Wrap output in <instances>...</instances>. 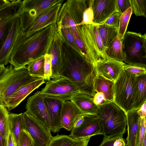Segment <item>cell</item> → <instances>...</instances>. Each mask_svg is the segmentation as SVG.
Masks as SVG:
<instances>
[{"label": "cell", "mask_w": 146, "mask_h": 146, "mask_svg": "<svg viewBox=\"0 0 146 146\" xmlns=\"http://www.w3.org/2000/svg\"><path fill=\"white\" fill-rule=\"evenodd\" d=\"M144 13L143 16L146 18V0H144Z\"/></svg>", "instance_id": "52"}, {"label": "cell", "mask_w": 146, "mask_h": 146, "mask_svg": "<svg viewBox=\"0 0 146 146\" xmlns=\"http://www.w3.org/2000/svg\"><path fill=\"white\" fill-rule=\"evenodd\" d=\"M44 97L40 91L36 92L28 98L25 109L29 113L51 130V122L44 102Z\"/></svg>", "instance_id": "12"}, {"label": "cell", "mask_w": 146, "mask_h": 146, "mask_svg": "<svg viewBox=\"0 0 146 146\" xmlns=\"http://www.w3.org/2000/svg\"><path fill=\"white\" fill-rule=\"evenodd\" d=\"M144 123L146 133L142 146H146V117L144 118Z\"/></svg>", "instance_id": "51"}, {"label": "cell", "mask_w": 146, "mask_h": 146, "mask_svg": "<svg viewBox=\"0 0 146 146\" xmlns=\"http://www.w3.org/2000/svg\"><path fill=\"white\" fill-rule=\"evenodd\" d=\"M31 146H36L35 142H34Z\"/></svg>", "instance_id": "54"}, {"label": "cell", "mask_w": 146, "mask_h": 146, "mask_svg": "<svg viewBox=\"0 0 146 146\" xmlns=\"http://www.w3.org/2000/svg\"><path fill=\"white\" fill-rule=\"evenodd\" d=\"M70 100L73 102L81 111L82 113L95 115L98 106L93 100V96L79 92L74 95Z\"/></svg>", "instance_id": "21"}, {"label": "cell", "mask_w": 146, "mask_h": 146, "mask_svg": "<svg viewBox=\"0 0 146 146\" xmlns=\"http://www.w3.org/2000/svg\"><path fill=\"white\" fill-rule=\"evenodd\" d=\"M93 100L95 104L98 106L109 102L106 99L104 94L101 92L94 93Z\"/></svg>", "instance_id": "43"}, {"label": "cell", "mask_w": 146, "mask_h": 146, "mask_svg": "<svg viewBox=\"0 0 146 146\" xmlns=\"http://www.w3.org/2000/svg\"><path fill=\"white\" fill-rule=\"evenodd\" d=\"M23 0H0V39L7 35L13 21L23 10Z\"/></svg>", "instance_id": "9"}, {"label": "cell", "mask_w": 146, "mask_h": 146, "mask_svg": "<svg viewBox=\"0 0 146 146\" xmlns=\"http://www.w3.org/2000/svg\"><path fill=\"white\" fill-rule=\"evenodd\" d=\"M40 78L20 87L8 98L6 107L9 111L17 107L30 94L45 83Z\"/></svg>", "instance_id": "16"}, {"label": "cell", "mask_w": 146, "mask_h": 146, "mask_svg": "<svg viewBox=\"0 0 146 146\" xmlns=\"http://www.w3.org/2000/svg\"><path fill=\"white\" fill-rule=\"evenodd\" d=\"M39 78L30 76L27 66L18 69L11 64L0 66V105L6 107L8 98L17 89Z\"/></svg>", "instance_id": "4"}, {"label": "cell", "mask_w": 146, "mask_h": 146, "mask_svg": "<svg viewBox=\"0 0 146 146\" xmlns=\"http://www.w3.org/2000/svg\"><path fill=\"white\" fill-rule=\"evenodd\" d=\"M40 92L44 96L63 102L70 100L74 95L80 92L73 83L62 77L47 81L45 86Z\"/></svg>", "instance_id": "8"}, {"label": "cell", "mask_w": 146, "mask_h": 146, "mask_svg": "<svg viewBox=\"0 0 146 146\" xmlns=\"http://www.w3.org/2000/svg\"><path fill=\"white\" fill-rule=\"evenodd\" d=\"M9 113L6 107L0 105V135L7 139L9 138L10 131Z\"/></svg>", "instance_id": "30"}, {"label": "cell", "mask_w": 146, "mask_h": 146, "mask_svg": "<svg viewBox=\"0 0 146 146\" xmlns=\"http://www.w3.org/2000/svg\"><path fill=\"white\" fill-rule=\"evenodd\" d=\"M44 79L48 81L50 80L52 75L51 57L50 55L46 54L44 56Z\"/></svg>", "instance_id": "39"}, {"label": "cell", "mask_w": 146, "mask_h": 146, "mask_svg": "<svg viewBox=\"0 0 146 146\" xmlns=\"http://www.w3.org/2000/svg\"><path fill=\"white\" fill-rule=\"evenodd\" d=\"M44 56L29 64L27 69L30 75L44 79Z\"/></svg>", "instance_id": "31"}, {"label": "cell", "mask_w": 146, "mask_h": 146, "mask_svg": "<svg viewBox=\"0 0 146 146\" xmlns=\"http://www.w3.org/2000/svg\"><path fill=\"white\" fill-rule=\"evenodd\" d=\"M83 114L70 100L63 102L61 113L62 127L68 131H71L76 120Z\"/></svg>", "instance_id": "20"}, {"label": "cell", "mask_w": 146, "mask_h": 146, "mask_svg": "<svg viewBox=\"0 0 146 146\" xmlns=\"http://www.w3.org/2000/svg\"><path fill=\"white\" fill-rule=\"evenodd\" d=\"M142 35L143 38L145 47L146 49V34H145L143 35Z\"/></svg>", "instance_id": "53"}, {"label": "cell", "mask_w": 146, "mask_h": 146, "mask_svg": "<svg viewBox=\"0 0 146 146\" xmlns=\"http://www.w3.org/2000/svg\"><path fill=\"white\" fill-rule=\"evenodd\" d=\"M133 12L132 7L129 8L122 13L120 16L118 28V35L122 40L126 32L128 25Z\"/></svg>", "instance_id": "32"}, {"label": "cell", "mask_w": 146, "mask_h": 146, "mask_svg": "<svg viewBox=\"0 0 146 146\" xmlns=\"http://www.w3.org/2000/svg\"><path fill=\"white\" fill-rule=\"evenodd\" d=\"M57 35L61 46V66L59 76L73 83L80 92L94 96V84L98 74L95 64L84 57Z\"/></svg>", "instance_id": "1"}, {"label": "cell", "mask_w": 146, "mask_h": 146, "mask_svg": "<svg viewBox=\"0 0 146 146\" xmlns=\"http://www.w3.org/2000/svg\"><path fill=\"white\" fill-rule=\"evenodd\" d=\"M8 139L0 135V146H8Z\"/></svg>", "instance_id": "50"}, {"label": "cell", "mask_w": 146, "mask_h": 146, "mask_svg": "<svg viewBox=\"0 0 146 146\" xmlns=\"http://www.w3.org/2000/svg\"><path fill=\"white\" fill-rule=\"evenodd\" d=\"M105 51L107 56L109 58L121 62L124 61L125 60V55L123 49L122 40L118 35Z\"/></svg>", "instance_id": "28"}, {"label": "cell", "mask_w": 146, "mask_h": 146, "mask_svg": "<svg viewBox=\"0 0 146 146\" xmlns=\"http://www.w3.org/2000/svg\"><path fill=\"white\" fill-rule=\"evenodd\" d=\"M90 138L77 139L72 146H87Z\"/></svg>", "instance_id": "45"}, {"label": "cell", "mask_w": 146, "mask_h": 146, "mask_svg": "<svg viewBox=\"0 0 146 146\" xmlns=\"http://www.w3.org/2000/svg\"><path fill=\"white\" fill-rule=\"evenodd\" d=\"M89 1L70 0L64 3L68 12L76 26L82 22L83 13L89 6Z\"/></svg>", "instance_id": "23"}, {"label": "cell", "mask_w": 146, "mask_h": 146, "mask_svg": "<svg viewBox=\"0 0 146 146\" xmlns=\"http://www.w3.org/2000/svg\"><path fill=\"white\" fill-rule=\"evenodd\" d=\"M84 119V121L80 127L72 129L69 135L70 136L77 140L103 135L101 124L95 115L85 114Z\"/></svg>", "instance_id": "14"}, {"label": "cell", "mask_w": 146, "mask_h": 146, "mask_svg": "<svg viewBox=\"0 0 146 146\" xmlns=\"http://www.w3.org/2000/svg\"><path fill=\"white\" fill-rule=\"evenodd\" d=\"M121 136H117L111 137H104L103 141L99 146H113L114 142L117 139Z\"/></svg>", "instance_id": "44"}, {"label": "cell", "mask_w": 146, "mask_h": 146, "mask_svg": "<svg viewBox=\"0 0 146 146\" xmlns=\"http://www.w3.org/2000/svg\"><path fill=\"white\" fill-rule=\"evenodd\" d=\"M92 0H90L89 5L84 11L82 22L78 26L94 24V15L92 7Z\"/></svg>", "instance_id": "35"}, {"label": "cell", "mask_w": 146, "mask_h": 146, "mask_svg": "<svg viewBox=\"0 0 146 146\" xmlns=\"http://www.w3.org/2000/svg\"><path fill=\"white\" fill-rule=\"evenodd\" d=\"M44 96V102L51 124V131L54 133H58L63 128L61 123V116L64 102Z\"/></svg>", "instance_id": "19"}, {"label": "cell", "mask_w": 146, "mask_h": 146, "mask_svg": "<svg viewBox=\"0 0 146 146\" xmlns=\"http://www.w3.org/2000/svg\"><path fill=\"white\" fill-rule=\"evenodd\" d=\"M77 28L90 61L95 64L108 58L100 36L97 25L94 23L78 26Z\"/></svg>", "instance_id": "6"}, {"label": "cell", "mask_w": 146, "mask_h": 146, "mask_svg": "<svg viewBox=\"0 0 146 146\" xmlns=\"http://www.w3.org/2000/svg\"><path fill=\"white\" fill-rule=\"evenodd\" d=\"M22 32L19 17L12 21L8 32L0 46V66L7 65L18 36Z\"/></svg>", "instance_id": "13"}, {"label": "cell", "mask_w": 146, "mask_h": 146, "mask_svg": "<svg viewBox=\"0 0 146 146\" xmlns=\"http://www.w3.org/2000/svg\"><path fill=\"white\" fill-rule=\"evenodd\" d=\"M126 146H127V145H126Z\"/></svg>", "instance_id": "55"}, {"label": "cell", "mask_w": 146, "mask_h": 146, "mask_svg": "<svg viewBox=\"0 0 146 146\" xmlns=\"http://www.w3.org/2000/svg\"><path fill=\"white\" fill-rule=\"evenodd\" d=\"M137 113L141 118H143L146 117V101L139 109Z\"/></svg>", "instance_id": "46"}, {"label": "cell", "mask_w": 146, "mask_h": 146, "mask_svg": "<svg viewBox=\"0 0 146 146\" xmlns=\"http://www.w3.org/2000/svg\"><path fill=\"white\" fill-rule=\"evenodd\" d=\"M125 140L121 137L116 139L114 142L113 146H126Z\"/></svg>", "instance_id": "48"}, {"label": "cell", "mask_w": 146, "mask_h": 146, "mask_svg": "<svg viewBox=\"0 0 146 146\" xmlns=\"http://www.w3.org/2000/svg\"><path fill=\"white\" fill-rule=\"evenodd\" d=\"M123 69L127 72L135 74L137 76H140L146 73V69L138 67L131 66L124 64Z\"/></svg>", "instance_id": "41"}, {"label": "cell", "mask_w": 146, "mask_h": 146, "mask_svg": "<svg viewBox=\"0 0 146 146\" xmlns=\"http://www.w3.org/2000/svg\"><path fill=\"white\" fill-rule=\"evenodd\" d=\"M134 110L139 109L146 101V73L137 76Z\"/></svg>", "instance_id": "26"}, {"label": "cell", "mask_w": 146, "mask_h": 146, "mask_svg": "<svg viewBox=\"0 0 146 146\" xmlns=\"http://www.w3.org/2000/svg\"><path fill=\"white\" fill-rule=\"evenodd\" d=\"M85 114H83L76 121L73 128H77L80 127L84 121Z\"/></svg>", "instance_id": "49"}, {"label": "cell", "mask_w": 146, "mask_h": 146, "mask_svg": "<svg viewBox=\"0 0 146 146\" xmlns=\"http://www.w3.org/2000/svg\"><path fill=\"white\" fill-rule=\"evenodd\" d=\"M144 118H141L140 117L139 118V127L136 138L135 146H143L146 133Z\"/></svg>", "instance_id": "36"}, {"label": "cell", "mask_w": 146, "mask_h": 146, "mask_svg": "<svg viewBox=\"0 0 146 146\" xmlns=\"http://www.w3.org/2000/svg\"><path fill=\"white\" fill-rule=\"evenodd\" d=\"M34 142L31 135L25 129H22L21 132L19 139V146H31Z\"/></svg>", "instance_id": "37"}, {"label": "cell", "mask_w": 146, "mask_h": 146, "mask_svg": "<svg viewBox=\"0 0 146 146\" xmlns=\"http://www.w3.org/2000/svg\"><path fill=\"white\" fill-rule=\"evenodd\" d=\"M132 7L137 16H143L144 13V0H130Z\"/></svg>", "instance_id": "38"}, {"label": "cell", "mask_w": 146, "mask_h": 146, "mask_svg": "<svg viewBox=\"0 0 146 146\" xmlns=\"http://www.w3.org/2000/svg\"><path fill=\"white\" fill-rule=\"evenodd\" d=\"M63 1L47 9L35 18L21 26L22 32L30 33L56 23Z\"/></svg>", "instance_id": "11"}, {"label": "cell", "mask_w": 146, "mask_h": 146, "mask_svg": "<svg viewBox=\"0 0 146 146\" xmlns=\"http://www.w3.org/2000/svg\"><path fill=\"white\" fill-rule=\"evenodd\" d=\"M124 64L123 62L108 57L97 62L95 64L98 74L115 82L123 69Z\"/></svg>", "instance_id": "18"}, {"label": "cell", "mask_w": 146, "mask_h": 146, "mask_svg": "<svg viewBox=\"0 0 146 146\" xmlns=\"http://www.w3.org/2000/svg\"><path fill=\"white\" fill-rule=\"evenodd\" d=\"M23 113H9V115L10 131L13 135L17 146H19L20 133L21 130L24 128Z\"/></svg>", "instance_id": "29"}, {"label": "cell", "mask_w": 146, "mask_h": 146, "mask_svg": "<svg viewBox=\"0 0 146 146\" xmlns=\"http://www.w3.org/2000/svg\"><path fill=\"white\" fill-rule=\"evenodd\" d=\"M8 146H17L13 135L10 131L9 137Z\"/></svg>", "instance_id": "47"}, {"label": "cell", "mask_w": 146, "mask_h": 146, "mask_svg": "<svg viewBox=\"0 0 146 146\" xmlns=\"http://www.w3.org/2000/svg\"><path fill=\"white\" fill-rule=\"evenodd\" d=\"M95 115L101 124L104 137H123L126 132V113L113 101L99 106Z\"/></svg>", "instance_id": "3"}, {"label": "cell", "mask_w": 146, "mask_h": 146, "mask_svg": "<svg viewBox=\"0 0 146 146\" xmlns=\"http://www.w3.org/2000/svg\"><path fill=\"white\" fill-rule=\"evenodd\" d=\"M94 23L99 25L104 22L112 14L118 11L117 0H92Z\"/></svg>", "instance_id": "17"}, {"label": "cell", "mask_w": 146, "mask_h": 146, "mask_svg": "<svg viewBox=\"0 0 146 146\" xmlns=\"http://www.w3.org/2000/svg\"><path fill=\"white\" fill-rule=\"evenodd\" d=\"M57 32L67 43L80 53L70 28L64 27L57 29Z\"/></svg>", "instance_id": "34"}, {"label": "cell", "mask_w": 146, "mask_h": 146, "mask_svg": "<svg viewBox=\"0 0 146 146\" xmlns=\"http://www.w3.org/2000/svg\"><path fill=\"white\" fill-rule=\"evenodd\" d=\"M124 61L130 65L146 69V49L141 33L128 31L122 40Z\"/></svg>", "instance_id": "7"}, {"label": "cell", "mask_w": 146, "mask_h": 146, "mask_svg": "<svg viewBox=\"0 0 146 146\" xmlns=\"http://www.w3.org/2000/svg\"><path fill=\"white\" fill-rule=\"evenodd\" d=\"M76 140L69 135L58 134L52 137L48 146H72Z\"/></svg>", "instance_id": "33"}, {"label": "cell", "mask_w": 146, "mask_h": 146, "mask_svg": "<svg viewBox=\"0 0 146 146\" xmlns=\"http://www.w3.org/2000/svg\"><path fill=\"white\" fill-rule=\"evenodd\" d=\"M114 84V82L98 74L94 84V94L96 92L102 93L108 102L113 101Z\"/></svg>", "instance_id": "25"}, {"label": "cell", "mask_w": 146, "mask_h": 146, "mask_svg": "<svg viewBox=\"0 0 146 146\" xmlns=\"http://www.w3.org/2000/svg\"><path fill=\"white\" fill-rule=\"evenodd\" d=\"M97 25L100 36L106 50L118 35V28L104 24Z\"/></svg>", "instance_id": "27"}, {"label": "cell", "mask_w": 146, "mask_h": 146, "mask_svg": "<svg viewBox=\"0 0 146 146\" xmlns=\"http://www.w3.org/2000/svg\"><path fill=\"white\" fill-rule=\"evenodd\" d=\"M64 1L62 0H24L23 10L19 17L21 25L35 18L53 5Z\"/></svg>", "instance_id": "15"}, {"label": "cell", "mask_w": 146, "mask_h": 146, "mask_svg": "<svg viewBox=\"0 0 146 146\" xmlns=\"http://www.w3.org/2000/svg\"><path fill=\"white\" fill-rule=\"evenodd\" d=\"M51 57L52 75L51 78L60 77L59 72L61 66V42L57 33L54 37L49 49L48 53Z\"/></svg>", "instance_id": "22"}, {"label": "cell", "mask_w": 146, "mask_h": 146, "mask_svg": "<svg viewBox=\"0 0 146 146\" xmlns=\"http://www.w3.org/2000/svg\"><path fill=\"white\" fill-rule=\"evenodd\" d=\"M121 14L118 11H116L112 14L104 22L100 24H104L119 28V19Z\"/></svg>", "instance_id": "40"}, {"label": "cell", "mask_w": 146, "mask_h": 146, "mask_svg": "<svg viewBox=\"0 0 146 146\" xmlns=\"http://www.w3.org/2000/svg\"><path fill=\"white\" fill-rule=\"evenodd\" d=\"M117 6L118 11L121 14L132 7L130 0H117Z\"/></svg>", "instance_id": "42"}, {"label": "cell", "mask_w": 146, "mask_h": 146, "mask_svg": "<svg viewBox=\"0 0 146 146\" xmlns=\"http://www.w3.org/2000/svg\"><path fill=\"white\" fill-rule=\"evenodd\" d=\"M57 31L56 23L30 33L21 32L11 52L9 63L18 69L44 57Z\"/></svg>", "instance_id": "2"}, {"label": "cell", "mask_w": 146, "mask_h": 146, "mask_svg": "<svg viewBox=\"0 0 146 146\" xmlns=\"http://www.w3.org/2000/svg\"><path fill=\"white\" fill-rule=\"evenodd\" d=\"M136 78L123 69L114 82L113 102L126 113L134 110Z\"/></svg>", "instance_id": "5"}, {"label": "cell", "mask_w": 146, "mask_h": 146, "mask_svg": "<svg viewBox=\"0 0 146 146\" xmlns=\"http://www.w3.org/2000/svg\"><path fill=\"white\" fill-rule=\"evenodd\" d=\"M24 128L36 146H48L52 136L51 131L26 111L23 113Z\"/></svg>", "instance_id": "10"}, {"label": "cell", "mask_w": 146, "mask_h": 146, "mask_svg": "<svg viewBox=\"0 0 146 146\" xmlns=\"http://www.w3.org/2000/svg\"><path fill=\"white\" fill-rule=\"evenodd\" d=\"M139 109L133 110L126 113L127 126V137L126 140L127 146H135L140 118L137 113Z\"/></svg>", "instance_id": "24"}]
</instances>
